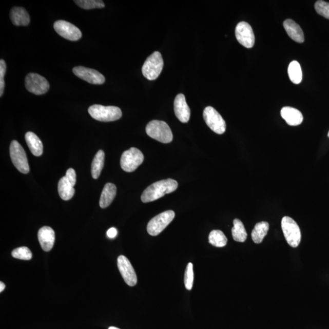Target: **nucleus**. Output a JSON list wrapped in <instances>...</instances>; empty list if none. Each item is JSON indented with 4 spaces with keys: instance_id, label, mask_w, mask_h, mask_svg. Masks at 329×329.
Listing matches in <instances>:
<instances>
[{
    "instance_id": "nucleus-33",
    "label": "nucleus",
    "mask_w": 329,
    "mask_h": 329,
    "mask_svg": "<svg viewBox=\"0 0 329 329\" xmlns=\"http://www.w3.org/2000/svg\"><path fill=\"white\" fill-rule=\"evenodd\" d=\"M66 178H67L68 182L72 185V186H74L76 182V174L75 171L74 170L73 168H69L66 172Z\"/></svg>"
},
{
    "instance_id": "nucleus-29",
    "label": "nucleus",
    "mask_w": 329,
    "mask_h": 329,
    "mask_svg": "<svg viewBox=\"0 0 329 329\" xmlns=\"http://www.w3.org/2000/svg\"><path fill=\"white\" fill-rule=\"evenodd\" d=\"M12 256L15 259L29 260L32 259V254L27 247H20L12 252Z\"/></svg>"
},
{
    "instance_id": "nucleus-13",
    "label": "nucleus",
    "mask_w": 329,
    "mask_h": 329,
    "mask_svg": "<svg viewBox=\"0 0 329 329\" xmlns=\"http://www.w3.org/2000/svg\"><path fill=\"white\" fill-rule=\"evenodd\" d=\"M117 265L126 284L130 286H135L138 283V278L129 260L125 256H120L117 259Z\"/></svg>"
},
{
    "instance_id": "nucleus-35",
    "label": "nucleus",
    "mask_w": 329,
    "mask_h": 329,
    "mask_svg": "<svg viewBox=\"0 0 329 329\" xmlns=\"http://www.w3.org/2000/svg\"><path fill=\"white\" fill-rule=\"evenodd\" d=\"M5 286H6L4 283L2 282L0 283V292H2L3 291H4Z\"/></svg>"
},
{
    "instance_id": "nucleus-26",
    "label": "nucleus",
    "mask_w": 329,
    "mask_h": 329,
    "mask_svg": "<svg viewBox=\"0 0 329 329\" xmlns=\"http://www.w3.org/2000/svg\"><path fill=\"white\" fill-rule=\"evenodd\" d=\"M289 80L293 83L299 84L302 80V72L300 64L298 61H293L289 64L288 68Z\"/></svg>"
},
{
    "instance_id": "nucleus-23",
    "label": "nucleus",
    "mask_w": 329,
    "mask_h": 329,
    "mask_svg": "<svg viewBox=\"0 0 329 329\" xmlns=\"http://www.w3.org/2000/svg\"><path fill=\"white\" fill-rule=\"evenodd\" d=\"M269 224L266 221H262L257 223L252 231L251 237L253 242L256 244H260L263 242L264 238L268 234Z\"/></svg>"
},
{
    "instance_id": "nucleus-20",
    "label": "nucleus",
    "mask_w": 329,
    "mask_h": 329,
    "mask_svg": "<svg viewBox=\"0 0 329 329\" xmlns=\"http://www.w3.org/2000/svg\"><path fill=\"white\" fill-rule=\"evenodd\" d=\"M117 187L112 183H107L104 187L100 200V206L102 208L109 207L116 196Z\"/></svg>"
},
{
    "instance_id": "nucleus-19",
    "label": "nucleus",
    "mask_w": 329,
    "mask_h": 329,
    "mask_svg": "<svg viewBox=\"0 0 329 329\" xmlns=\"http://www.w3.org/2000/svg\"><path fill=\"white\" fill-rule=\"evenodd\" d=\"M12 24L15 26H27L30 23V17L27 11L21 7H14L10 13Z\"/></svg>"
},
{
    "instance_id": "nucleus-1",
    "label": "nucleus",
    "mask_w": 329,
    "mask_h": 329,
    "mask_svg": "<svg viewBox=\"0 0 329 329\" xmlns=\"http://www.w3.org/2000/svg\"><path fill=\"white\" fill-rule=\"evenodd\" d=\"M178 187L177 181L172 179H165L154 182L146 188L143 192L141 200L143 203H147L149 202L158 200L164 196L175 191Z\"/></svg>"
},
{
    "instance_id": "nucleus-5",
    "label": "nucleus",
    "mask_w": 329,
    "mask_h": 329,
    "mask_svg": "<svg viewBox=\"0 0 329 329\" xmlns=\"http://www.w3.org/2000/svg\"><path fill=\"white\" fill-rule=\"evenodd\" d=\"M283 235L288 245L292 247H297L301 240L300 228L296 221L289 217H284L281 222Z\"/></svg>"
},
{
    "instance_id": "nucleus-4",
    "label": "nucleus",
    "mask_w": 329,
    "mask_h": 329,
    "mask_svg": "<svg viewBox=\"0 0 329 329\" xmlns=\"http://www.w3.org/2000/svg\"><path fill=\"white\" fill-rule=\"evenodd\" d=\"M164 60L161 53L155 51L149 56L142 67V73L146 79L153 81L157 79L164 67Z\"/></svg>"
},
{
    "instance_id": "nucleus-9",
    "label": "nucleus",
    "mask_w": 329,
    "mask_h": 329,
    "mask_svg": "<svg viewBox=\"0 0 329 329\" xmlns=\"http://www.w3.org/2000/svg\"><path fill=\"white\" fill-rule=\"evenodd\" d=\"M203 117L205 122L211 131L218 133V134H223L225 132L226 122L223 117L214 107H206L204 110Z\"/></svg>"
},
{
    "instance_id": "nucleus-32",
    "label": "nucleus",
    "mask_w": 329,
    "mask_h": 329,
    "mask_svg": "<svg viewBox=\"0 0 329 329\" xmlns=\"http://www.w3.org/2000/svg\"><path fill=\"white\" fill-rule=\"evenodd\" d=\"M6 71V64L4 60L0 61V96H3L5 89L4 77Z\"/></svg>"
},
{
    "instance_id": "nucleus-18",
    "label": "nucleus",
    "mask_w": 329,
    "mask_h": 329,
    "mask_svg": "<svg viewBox=\"0 0 329 329\" xmlns=\"http://www.w3.org/2000/svg\"><path fill=\"white\" fill-rule=\"evenodd\" d=\"M281 117L289 126H298L303 122V115L299 110L292 107H284L281 109Z\"/></svg>"
},
{
    "instance_id": "nucleus-36",
    "label": "nucleus",
    "mask_w": 329,
    "mask_h": 329,
    "mask_svg": "<svg viewBox=\"0 0 329 329\" xmlns=\"http://www.w3.org/2000/svg\"><path fill=\"white\" fill-rule=\"evenodd\" d=\"M109 329H120L119 328L115 327H110Z\"/></svg>"
},
{
    "instance_id": "nucleus-31",
    "label": "nucleus",
    "mask_w": 329,
    "mask_h": 329,
    "mask_svg": "<svg viewBox=\"0 0 329 329\" xmlns=\"http://www.w3.org/2000/svg\"><path fill=\"white\" fill-rule=\"evenodd\" d=\"M315 9L318 14L329 19V3L322 1V0L317 1L315 3Z\"/></svg>"
},
{
    "instance_id": "nucleus-12",
    "label": "nucleus",
    "mask_w": 329,
    "mask_h": 329,
    "mask_svg": "<svg viewBox=\"0 0 329 329\" xmlns=\"http://www.w3.org/2000/svg\"><path fill=\"white\" fill-rule=\"evenodd\" d=\"M236 36L239 43L247 48H251L255 44L253 28L245 22H241L237 25Z\"/></svg>"
},
{
    "instance_id": "nucleus-7",
    "label": "nucleus",
    "mask_w": 329,
    "mask_h": 329,
    "mask_svg": "<svg viewBox=\"0 0 329 329\" xmlns=\"http://www.w3.org/2000/svg\"><path fill=\"white\" fill-rule=\"evenodd\" d=\"M175 213L172 210L164 211L153 218L148 224L147 231L149 235L158 236L173 220Z\"/></svg>"
},
{
    "instance_id": "nucleus-22",
    "label": "nucleus",
    "mask_w": 329,
    "mask_h": 329,
    "mask_svg": "<svg viewBox=\"0 0 329 329\" xmlns=\"http://www.w3.org/2000/svg\"><path fill=\"white\" fill-rule=\"evenodd\" d=\"M58 192L63 200L68 201L74 196L75 190L66 177L62 178L58 183Z\"/></svg>"
},
{
    "instance_id": "nucleus-10",
    "label": "nucleus",
    "mask_w": 329,
    "mask_h": 329,
    "mask_svg": "<svg viewBox=\"0 0 329 329\" xmlns=\"http://www.w3.org/2000/svg\"><path fill=\"white\" fill-rule=\"evenodd\" d=\"M26 89L29 92L41 95L50 89V84L45 78L37 73H29L25 78Z\"/></svg>"
},
{
    "instance_id": "nucleus-2",
    "label": "nucleus",
    "mask_w": 329,
    "mask_h": 329,
    "mask_svg": "<svg viewBox=\"0 0 329 329\" xmlns=\"http://www.w3.org/2000/svg\"><path fill=\"white\" fill-rule=\"evenodd\" d=\"M146 132L153 139L163 143L172 142L173 136L168 124L159 120H152L146 127Z\"/></svg>"
},
{
    "instance_id": "nucleus-16",
    "label": "nucleus",
    "mask_w": 329,
    "mask_h": 329,
    "mask_svg": "<svg viewBox=\"0 0 329 329\" xmlns=\"http://www.w3.org/2000/svg\"><path fill=\"white\" fill-rule=\"evenodd\" d=\"M38 242L44 251H50L53 248L55 242L54 231L51 227L44 226L38 233Z\"/></svg>"
},
{
    "instance_id": "nucleus-27",
    "label": "nucleus",
    "mask_w": 329,
    "mask_h": 329,
    "mask_svg": "<svg viewBox=\"0 0 329 329\" xmlns=\"http://www.w3.org/2000/svg\"><path fill=\"white\" fill-rule=\"evenodd\" d=\"M208 242L213 245L218 247H222L227 245V239L222 231L214 230L208 236Z\"/></svg>"
},
{
    "instance_id": "nucleus-8",
    "label": "nucleus",
    "mask_w": 329,
    "mask_h": 329,
    "mask_svg": "<svg viewBox=\"0 0 329 329\" xmlns=\"http://www.w3.org/2000/svg\"><path fill=\"white\" fill-rule=\"evenodd\" d=\"M144 161V156L136 148H131L124 152L120 160V165L124 171H135Z\"/></svg>"
},
{
    "instance_id": "nucleus-24",
    "label": "nucleus",
    "mask_w": 329,
    "mask_h": 329,
    "mask_svg": "<svg viewBox=\"0 0 329 329\" xmlns=\"http://www.w3.org/2000/svg\"><path fill=\"white\" fill-rule=\"evenodd\" d=\"M104 158L105 154L103 150H99L97 152L92 163V176L93 179H96L99 178L101 172L104 165Z\"/></svg>"
},
{
    "instance_id": "nucleus-30",
    "label": "nucleus",
    "mask_w": 329,
    "mask_h": 329,
    "mask_svg": "<svg viewBox=\"0 0 329 329\" xmlns=\"http://www.w3.org/2000/svg\"><path fill=\"white\" fill-rule=\"evenodd\" d=\"M193 281L194 273L193 264L188 263L186 269H185L184 277V284L185 288H186L188 291H191L192 287H193Z\"/></svg>"
},
{
    "instance_id": "nucleus-14",
    "label": "nucleus",
    "mask_w": 329,
    "mask_h": 329,
    "mask_svg": "<svg viewBox=\"0 0 329 329\" xmlns=\"http://www.w3.org/2000/svg\"><path fill=\"white\" fill-rule=\"evenodd\" d=\"M73 72L76 76L90 84L101 85L105 82V78L103 74L92 68L76 67L73 68Z\"/></svg>"
},
{
    "instance_id": "nucleus-15",
    "label": "nucleus",
    "mask_w": 329,
    "mask_h": 329,
    "mask_svg": "<svg viewBox=\"0 0 329 329\" xmlns=\"http://www.w3.org/2000/svg\"><path fill=\"white\" fill-rule=\"evenodd\" d=\"M174 110L175 115L179 121L184 123L188 122L190 117V109L184 94H178L175 98Z\"/></svg>"
},
{
    "instance_id": "nucleus-17",
    "label": "nucleus",
    "mask_w": 329,
    "mask_h": 329,
    "mask_svg": "<svg viewBox=\"0 0 329 329\" xmlns=\"http://www.w3.org/2000/svg\"><path fill=\"white\" fill-rule=\"evenodd\" d=\"M286 33L289 37L298 43H303L304 42V34L302 29L298 24L292 19H287L283 22Z\"/></svg>"
},
{
    "instance_id": "nucleus-11",
    "label": "nucleus",
    "mask_w": 329,
    "mask_h": 329,
    "mask_svg": "<svg viewBox=\"0 0 329 329\" xmlns=\"http://www.w3.org/2000/svg\"><path fill=\"white\" fill-rule=\"evenodd\" d=\"M54 28L59 35L67 40L77 41L82 37L80 29L67 21H56L54 24Z\"/></svg>"
},
{
    "instance_id": "nucleus-25",
    "label": "nucleus",
    "mask_w": 329,
    "mask_h": 329,
    "mask_svg": "<svg viewBox=\"0 0 329 329\" xmlns=\"http://www.w3.org/2000/svg\"><path fill=\"white\" fill-rule=\"evenodd\" d=\"M233 223L232 234L234 240L238 242H245L247 234L243 223L239 219H235Z\"/></svg>"
},
{
    "instance_id": "nucleus-21",
    "label": "nucleus",
    "mask_w": 329,
    "mask_h": 329,
    "mask_svg": "<svg viewBox=\"0 0 329 329\" xmlns=\"http://www.w3.org/2000/svg\"><path fill=\"white\" fill-rule=\"evenodd\" d=\"M25 140L32 154L41 156L43 154V144L36 134L34 132H28L26 133Z\"/></svg>"
},
{
    "instance_id": "nucleus-37",
    "label": "nucleus",
    "mask_w": 329,
    "mask_h": 329,
    "mask_svg": "<svg viewBox=\"0 0 329 329\" xmlns=\"http://www.w3.org/2000/svg\"><path fill=\"white\" fill-rule=\"evenodd\" d=\"M327 136H328V138H329V131L328 132Z\"/></svg>"
},
{
    "instance_id": "nucleus-34",
    "label": "nucleus",
    "mask_w": 329,
    "mask_h": 329,
    "mask_svg": "<svg viewBox=\"0 0 329 329\" xmlns=\"http://www.w3.org/2000/svg\"><path fill=\"white\" fill-rule=\"evenodd\" d=\"M117 235V230L115 227L110 228L107 232V236L110 239H113Z\"/></svg>"
},
{
    "instance_id": "nucleus-3",
    "label": "nucleus",
    "mask_w": 329,
    "mask_h": 329,
    "mask_svg": "<svg viewBox=\"0 0 329 329\" xmlns=\"http://www.w3.org/2000/svg\"><path fill=\"white\" fill-rule=\"evenodd\" d=\"M91 117L98 121L103 122H114L122 117L121 109L116 106H104L94 104L88 110Z\"/></svg>"
},
{
    "instance_id": "nucleus-6",
    "label": "nucleus",
    "mask_w": 329,
    "mask_h": 329,
    "mask_svg": "<svg viewBox=\"0 0 329 329\" xmlns=\"http://www.w3.org/2000/svg\"><path fill=\"white\" fill-rule=\"evenodd\" d=\"M10 156L13 164L20 172L27 174L29 172L27 154L20 143L16 141H12L10 145Z\"/></svg>"
},
{
    "instance_id": "nucleus-28",
    "label": "nucleus",
    "mask_w": 329,
    "mask_h": 329,
    "mask_svg": "<svg viewBox=\"0 0 329 329\" xmlns=\"http://www.w3.org/2000/svg\"><path fill=\"white\" fill-rule=\"evenodd\" d=\"M74 3L84 9H101L105 7L103 1L101 0H76Z\"/></svg>"
}]
</instances>
